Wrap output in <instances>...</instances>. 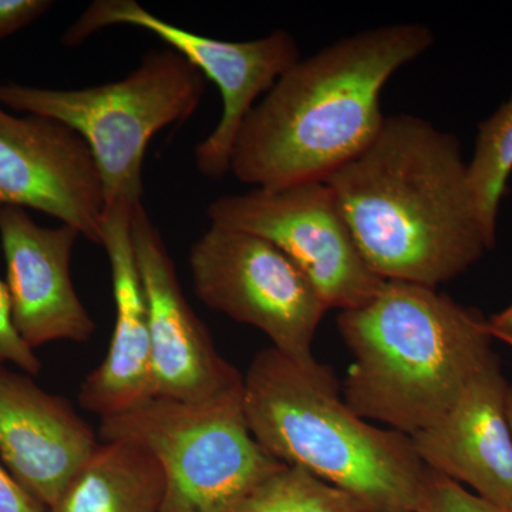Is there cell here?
I'll list each match as a JSON object with an SVG mask.
<instances>
[{
  "instance_id": "cell-1",
  "label": "cell",
  "mask_w": 512,
  "mask_h": 512,
  "mask_svg": "<svg viewBox=\"0 0 512 512\" xmlns=\"http://www.w3.org/2000/svg\"><path fill=\"white\" fill-rule=\"evenodd\" d=\"M325 183L383 281L437 288L494 248L478 220L461 141L419 116L386 117L373 143Z\"/></svg>"
},
{
  "instance_id": "cell-2",
  "label": "cell",
  "mask_w": 512,
  "mask_h": 512,
  "mask_svg": "<svg viewBox=\"0 0 512 512\" xmlns=\"http://www.w3.org/2000/svg\"><path fill=\"white\" fill-rule=\"evenodd\" d=\"M434 43L424 23H393L301 57L249 111L231 173L255 188L328 180L373 143L386 121L384 87Z\"/></svg>"
},
{
  "instance_id": "cell-3",
  "label": "cell",
  "mask_w": 512,
  "mask_h": 512,
  "mask_svg": "<svg viewBox=\"0 0 512 512\" xmlns=\"http://www.w3.org/2000/svg\"><path fill=\"white\" fill-rule=\"evenodd\" d=\"M355 357L345 402L406 436L429 429L495 355L488 320L437 288L384 281L366 302L338 316Z\"/></svg>"
},
{
  "instance_id": "cell-4",
  "label": "cell",
  "mask_w": 512,
  "mask_h": 512,
  "mask_svg": "<svg viewBox=\"0 0 512 512\" xmlns=\"http://www.w3.org/2000/svg\"><path fill=\"white\" fill-rule=\"evenodd\" d=\"M248 429L269 456L346 491L372 512H416L427 467L413 441L367 423L328 366L261 350L242 384Z\"/></svg>"
},
{
  "instance_id": "cell-5",
  "label": "cell",
  "mask_w": 512,
  "mask_h": 512,
  "mask_svg": "<svg viewBox=\"0 0 512 512\" xmlns=\"http://www.w3.org/2000/svg\"><path fill=\"white\" fill-rule=\"evenodd\" d=\"M207 77L171 47L151 50L119 82L77 90L0 83V106L73 128L92 150L104 202L140 204L151 138L200 107Z\"/></svg>"
},
{
  "instance_id": "cell-6",
  "label": "cell",
  "mask_w": 512,
  "mask_h": 512,
  "mask_svg": "<svg viewBox=\"0 0 512 512\" xmlns=\"http://www.w3.org/2000/svg\"><path fill=\"white\" fill-rule=\"evenodd\" d=\"M100 437L137 444L160 461L164 512H237L282 464L249 431L242 386L207 402L156 397L101 420Z\"/></svg>"
},
{
  "instance_id": "cell-7",
  "label": "cell",
  "mask_w": 512,
  "mask_h": 512,
  "mask_svg": "<svg viewBox=\"0 0 512 512\" xmlns=\"http://www.w3.org/2000/svg\"><path fill=\"white\" fill-rule=\"evenodd\" d=\"M188 265L195 295L214 311L264 332L272 348L303 367L323 316L319 292L268 239L211 225L192 244Z\"/></svg>"
},
{
  "instance_id": "cell-8",
  "label": "cell",
  "mask_w": 512,
  "mask_h": 512,
  "mask_svg": "<svg viewBox=\"0 0 512 512\" xmlns=\"http://www.w3.org/2000/svg\"><path fill=\"white\" fill-rule=\"evenodd\" d=\"M116 25L153 33L220 89L221 119L194 150L195 165L208 180L231 173L235 138L249 111L301 59L298 42L286 30L245 42L211 39L165 22L136 0H94L64 32L63 45H82L94 33Z\"/></svg>"
},
{
  "instance_id": "cell-9",
  "label": "cell",
  "mask_w": 512,
  "mask_h": 512,
  "mask_svg": "<svg viewBox=\"0 0 512 512\" xmlns=\"http://www.w3.org/2000/svg\"><path fill=\"white\" fill-rule=\"evenodd\" d=\"M211 225L268 239L302 269L329 309L359 308L384 281L360 254L325 181L252 188L208 205Z\"/></svg>"
},
{
  "instance_id": "cell-10",
  "label": "cell",
  "mask_w": 512,
  "mask_h": 512,
  "mask_svg": "<svg viewBox=\"0 0 512 512\" xmlns=\"http://www.w3.org/2000/svg\"><path fill=\"white\" fill-rule=\"evenodd\" d=\"M131 237L147 301L156 397L207 402L239 389L244 376L218 353L191 308L163 235L143 202L134 208Z\"/></svg>"
},
{
  "instance_id": "cell-11",
  "label": "cell",
  "mask_w": 512,
  "mask_h": 512,
  "mask_svg": "<svg viewBox=\"0 0 512 512\" xmlns=\"http://www.w3.org/2000/svg\"><path fill=\"white\" fill-rule=\"evenodd\" d=\"M32 208L101 244L103 183L79 133L50 117L0 106V208Z\"/></svg>"
},
{
  "instance_id": "cell-12",
  "label": "cell",
  "mask_w": 512,
  "mask_h": 512,
  "mask_svg": "<svg viewBox=\"0 0 512 512\" xmlns=\"http://www.w3.org/2000/svg\"><path fill=\"white\" fill-rule=\"evenodd\" d=\"M80 237L70 225L36 224L25 208H0L13 323L32 349L60 340L87 342L94 335L96 322L80 301L70 272Z\"/></svg>"
},
{
  "instance_id": "cell-13",
  "label": "cell",
  "mask_w": 512,
  "mask_h": 512,
  "mask_svg": "<svg viewBox=\"0 0 512 512\" xmlns=\"http://www.w3.org/2000/svg\"><path fill=\"white\" fill-rule=\"evenodd\" d=\"M508 386L500 359L494 355L437 423L410 437L429 470L467 485L504 512H512Z\"/></svg>"
},
{
  "instance_id": "cell-14",
  "label": "cell",
  "mask_w": 512,
  "mask_h": 512,
  "mask_svg": "<svg viewBox=\"0 0 512 512\" xmlns=\"http://www.w3.org/2000/svg\"><path fill=\"white\" fill-rule=\"evenodd\" d=\"M72 403L0 366V461L49 510L99 447Z\"/></svg>"
},
{
  "instance_id": "cell-15",
  "label": "cell",
  "mask_w": 512,
  "mask_h": 512,
  "mask_svg": "<svg viewBox=\"0 0 512 512\" xmlns=\"http://www.w3.org/2000/svg\"><path fill=\"white\" fill-rule=\"evenodd\" d=\"M134 208L106 205L101 221L100 247L109 256L116 322L106 357L79 392L80 406L101 420L156 399L147 301L131 237Z\"/></svg>"
},
{
  "instance_id": "cell-16",
  "label": "cell",
  "mask_w": 512,
  "mask_h": 512,
  "mask_svg": "<svg viewBox=\"0 0 512 512\" xmlns=\"http://www.w3.org/2000/svg\"><path fill=\"white\" fill-rule=\"evenodd\" d=\"M165 476L146 448L101 441L47 512H164Z\"/></svg>"
},
{
  "instance_id": "cell-17",
  "label": "cell",
  "mask_w": 512,
  "mask_h": 512,
  "mask_svg": "<svg viewBox=\"0 0 512 512\" xmlns=\"http://www.w3.org/2000/svg\"><path fill=\"white\" fill-rule=\"evenodd\" d=\"M467 171L478 220L495 247L501 202L512 175V89L508 99L478 124Z\"/></svg>"
},
{
  "instance_id": "cell-18",
  "label": "cell",
  "mask_w": 512,
  "mask_h": 512,
  "mask_svg": "<svg viewBox=\"0 0 512 512\" xmlns=\"http://www.w3.org/2000/svg\"><path fill=\"white\" fill-rule=\"evenodd\" d=\"M237 512H372L353 495L299 466L282 463L245 498Z\"/></svg>"
},
{
  "instance_id": "cell-19",
  "label": "cell",
  "mask_w": 512,
  "mask_h": 512,
  "mask_svg": "<svg viewBox=\"0 0 512 512\" xmlns=\"http://www.w3.org/2000/svg\"><path fill=\"white\" fill-rule=\"evenodd\" d=\"M416 512H504L457 481L427 468Z\"/></svg>"
},
{
  "instance_id": "cell-20",
  "label": "cell",
  "mask_w": 512,
  "mask_h": 512,
  "mask_svg": "<svg viewBox=\"0 0 512 512\" xmlns=\"http://www.w3.org/2000/svg\"><path fill=\"white\" fill-rule=\"evenodd\" d=\"M12 365L29 376H37L42 362L19 335L12 318V306L6 282L0 279V366Z\"/></svg>"
},
{
  "instance_id": "cell-21",
  "label": "cell",
  "mask_w": 512,
  "mask_h": 512,
  "mask_svg": "<svg viewBox=\"0 0 512 512\" xmlns=\"http://www.w3.org/2000/svg\"><path fill=\"white\" fill-rule=\"evenodd\" d=\"M52 6L50 0H0V40L26 28Z\"/></svg>"
},
{
  "instance_id": "cell-22",
  "label": "cell",
  "mask_w": 512,
  "mask_h": 512,
  "mask_svg": "<svg viewBox=\"0 0 512 512\" xmlns=\"http://www.w3.org/2000/svg\"><path fill=\"white\" fill-rule=\"evenodd\" d=\"M0 512H47L39 501L35 500L15 480L0 461Z\"/></svg>"
},
{
  "instance_id": "cell-23",
  "label": "cell",
  "mask_w": 512,
  "mask_h": 512,
  "mask_svg": "<svg viewBox=\"0 0 512 512\" xmlns=\"http://www.w3.org/2000/svg\"><path fill=\"white\" fill-rule=\"evenodd\" d=\"M488 329L494 339H512V302L503 311L495 313L488 319Z\"/></svg>"
},
{
  "instance_id": "cell-24",
  "label": "cell",
  "mask_w": 512,
  "mask_h": 512,
  "mask_svg": "<svg viewBox=\"0 0 512 512\" xmlns=\"http://www.w3.org/2000/svg\"><path fill=\"white\" fill-rule=\"evenodd\" d=\"M507 410H508V420H510V426H511V431H512V383H510V386H508Z\"/></svg>"
},
{
  "instance_id": "cell-25",
  "label": "cell",
  "mask_w": 512,
  "mask_h": 512,
  "mask_svg": "<svg viewBox=\"0 0 512 512\" xmlns=\"http://www.w3.org/2000/svg\"><path fill=\"white\" fill-rule=\"evenodd\" d=\"M504 343H507L508 346L512 349V339L503 340Z\"/></svg>"
}]
</instances>
